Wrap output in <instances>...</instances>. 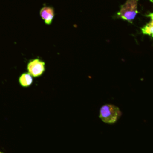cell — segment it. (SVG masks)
<instances>
[{"label":"cell","instance_id":"6da1fadb","mask_svg":"<svg viewBox=\"0 0 153 153\" xmlns=\"http://www.w3.org/2000/svg\"><path fill=\"white\" fill-rule=\"evenodd\" d=\"M121 116V111L114 105H105L100 109V118L106 123H114Z\"/></svg>","mask_w":153,"mask_h":153},{"label":"cell","instance_id":"7a4b0ae2","mask_svg":"<svg viewBox=\"0 0 153 153\" xmlns=\"http://www.w3.org/2000/svg\"><path fill=\"white\" fill-rule=\"evenodd\" d=\"M137 4L138 0H126V1L121 6L120 10L118 12L117 15L123 19L132 22L138 13Z\"/></svg>","mask_w":153,"mask_h":153},{"label":"cell","instance_id":"3957f363","mask_svg":"<svg viewBox=\"0 0 153 153\" xmlns=\"http://www.w3.org/2000/svg\"><path fill=\"white\" fill-rule=\"evenodd\" d=\"M28 73L34 78L40 76L45 71V63L40 59L31 60L27 66Z\"/></svg>","mask_w":153,"mask_h":153},{"label":"cell","instance_id":"277c9868","mask_svg":"<svg viewBox=\"0 0 153 153\" xmlns=\"http://www.w3.org/2000/svg\"><path fill=\"white\" fill-rule=\"evenodd\" d=\"M40 14L42 19L44 20L45 23L47 25H50L53 20L54 16H55V11H54L53 7H43L40 10Z\"/></svg>","mask_w":153,"mask_h":153},{"label":"cell","instance_id":"5b68a950","mask_svg":"<svg viewBox=\"0 0 153 153\" xmlns=\"http://www.w3.org/2000/svg\"><path fill=\"white\" fill-rule=\"evenodd\" d=\"M19 82L21 86L28 87L32 84L33 78L29 73H23L19 77Z\"/></svg>","mask_w":153,"mask_h":153},{"label":"cell","instance_id":"8992f818","mask_svg":"<svg viewBox=\"0 0 153 153\" xmlns=\"http://www.w3.org/2000/svg\"><path fill=\"white\" fill-rule=\"evenodd\" d=\"M151 19L144 27H143L141 29L142 33L146 35H149L150 37H152L153 34V20H152V14H150Z\"/></svg>","mask_w":153,"mask_h":153},{"label":"cell","instance_id":"52a82bcc","mask_svg":"<svg viewBox=\"0 0 153 153\" xmlns=\"http://www.w3.org/2000/svg\"><path fill=\"white\" fill-rule=\"evenodd\" d=\"M0 153H1V152H0Z\"/></svg>","mask_w":153,"mask_h":153}]
</instances>
